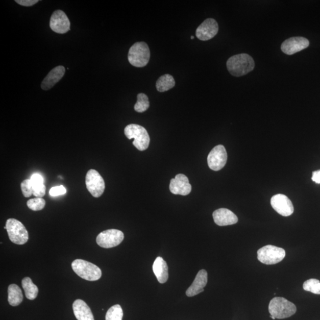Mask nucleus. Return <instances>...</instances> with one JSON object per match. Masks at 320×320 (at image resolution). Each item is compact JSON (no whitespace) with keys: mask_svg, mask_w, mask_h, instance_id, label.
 <instances>
[{"mask_svg":"<svg viewBox=\"0 0 320 320\" xmlns=\"http://www.w3.org/2000/svg\"><path fill=\"white\" fill-rule=\"evenodd\" d=\"M73 314L77 320H94L88 305L82 300H77L72 304Z\"/></svg>","mask_w":320,"mask_h":320,"instance_id":"nucleus-19","label":"nucleus"},{"mask_svg":"<svg viewBox=\"0 0 320 320\" xmlns=\"http://www.w3.org/2000/svg\"><path fill=\"white\" fill-rule=\"evenodd\" d=\"M18 5L25 7H31L36 5L39 1L38 0H16Z\"/></svg>","mask_w":320,"mask_h":320,"instance_id":"nucleus-31","label":"nucleus"},{"mask_svg":"<svg viewBox=\"0 0 320 320\" xmlns=\"http://www.w3.org/2000/svg\"><path fill=\"white\" fill-rule=\"evenodd\" d=\"M21 284L27 299L30 300L36 299L38 296L39 289L38 286L33 283L32 279L30 278L26 277L22 280Z\"/></svg>","mask_w":320,"mask_h":320,"instance_id":"nucleus-22","label":"nucleus"},{"mask_svg":"<svg viewBox=\"0 0 320 320\" xmlns=\"http://www.w3.org/2000/svg\"><path fill=\"white\" fill-rule=\"evenodd\" d=\"M87 189L94 198H99L104 193L105 189V183L99 173L91 169L86 176Z\"/></svg>","mask_w":320,"mask_h":320,"instance_id":"nucleus-9","label":"nucleus"},{"mask_svg":"<svg viewBox=\"0 0 320 320\" xmlns=\"http://www.w3.org/2000/svg\"><path fill=\"white\" fill-rule=\"evenodd\" d=\"M46 202L41 198L31 199L27 202V205L29 209L34 211L42 210L45 207Z\"/></svg>","mask_w":320,"mask_h":320,"instance_id":"nucleus-27","label":"nucleus"},{"mask_svg":"<svg viewBox=\"0 0 320 320\" xmlns=\"http://www.w3.org/2000/svg\"><path fill=\"white\" fill-rule=\"evenodd\" d=\"M270 317L272 318V319H276L274 317H273V316H271L270 315Z\"/></svg>","mask_w":320,"mask_h":320,"instance_id":"nucleus-34","label":"nucleus"},{"mask_svg":"<svg viewBox=\"0 0 320 320\" xmlns=\"http://www.w3.org/2000/svg\"><path fill=\"white\" fill-rule=\"evenodd\" d=\"M174 77L170 75H165L160 77L156 82L157 90L159 92H165L175 86Z\"/></svg>","mask_w":320,"mask_h":320,"instance_id":"nucleus-23","label":"nucleus"},{"mask_svg":"<svg viewBox=\"0 0 320 320\" xmlns=\"http://www.w3.org/2000/svg\"><path fill=\"white\" fill-rule=\"evenodd\" d=\"M227 161V153L222 145L214 147L208 156V164L212 170L219 171L225 166Z\"/></svg>","mask_w":320,"mask_h":320,"instance_id":"nucleus-10","label":"nucleus"},{"mask_svg":"<svg viewBox=\"0 0 320 320\" xmlns=\"http://www.w3.org/2000/svg\"><path fill=\"white\" fill-rule=\"evenodd\" d=\"M65 69L63 66H58L54 68L43 80L41 88L43 90H48L60 82L65 75Z\"/></svg>","mask_w":320,"mask_h":320,"instance_id":"nucleus-18","label":"nucleus"},{"mask_svg":"<svg viewBox=\"0 0 320 320\" xmlns=\"http://www.w3.org/2000/svg\"><path fill=\"white\" fill-rule=\"evenodd\" d=\"M218 24L217 21L213 18H209L205 20L197 28L196 36L202 41H207L214 38L218 34Z\"/></svg>","mask_w":320,"mask_h":320,"instance_id":"nucleus-14","label":"nucleus"},{"mask_svg":"<svg viewBox=\"0 0 320 320\" xmlns=\"http://www.w3.org/2000/svg\"><path fill=\"white\" fill-rule=\"evenodd\" d=\"M214 222L219 226L233 225L238 223V217L234 213L226 208L217 209L213 213Z\"/></svg>","mask_w":320,"mask_h":320,"instance_id":"nucleus-16","label":"nucleus"},{"mask_svg":"<svg viewBox=\"0 0 320 320\" xmlns=\"http://www.w3.org/2000/svg\"><path fill=\"white\" fill-rule=\"evenodd\" d=\"M21 189L25 198H29L33 194L32 185L31 179L24 180L21 183Z\"/></svg>","mask_w":320,"mask_h":320,"instance_id":"nucleus-28","label":"nucleus"},{"mask_svg":"<svg viewBox=\"0 0 320 320\" xmlns=\"http://www.w3.org/2000/svg\"><path fill=\"white\" fill-rule=\"evenodd\" d=\"M6 227L11 241L18 245H23L29 240L28 232L19 220L10 218L7 220Z\"/></svg>","mask_w":320,"mask_h":320,"instance_id":"nucleus-6","label":"nucleus"},{"mask_svg":"<svg viewBox=\"0 0 320 320\" xmlns=\"http://www.w3.org/2000/svg\"><path fill=\"white\" fill-rule=\"evenodd\" d=\"M124 239L122 231L110 229L102 232L97 235V244L101 248L109 249L119 245Z\"/></svg>","mask_w":320,"mask_h":320,"instance_id":"nucleus-8","label":"nucleus"},{"mask_svg":"<svg viewBox=\"0 0 320 320\" xmlns=\"http://www.w3.org/2000/svg\"><path fill=\"white\" fill-rule=\"evenodd\" d=\"M255 62L253 58L247 54L235 55L228 60L227 67L232 76L241 77L248 75L253 70Z\"/></svg>","mask_w":320,"mask_h":320,"instance_id":"nucleus-1","label":"nucleus"},{"mask_svg":"<svg viewBox=\"0 0 320 320\" xmlns=\"http://www.w3.org/2000/svg\"><path fill=\"white\" fill-rule=\"evenodd\" d=\"M150 102L149 97L145 94L139 93L137 95V102L134 106L136 112L142 113L149 108Z\"/></svg>","mask_w":320,"mask_h":320,"instance_id":"nucleus-24","label":"nucleus"},{"mask_svg":"<svg viewBox=\"0 0 320 320\" xmlns=\"http://www.w3.org/2000/svg\"><path fill=\"white\" fill-rule=\"evenodd\" d=\"M170 190L173 194L186 196L192 191V186L186 176L179 174L171 180Z\"/></svg>","mask_w":320,"mask_h":320,"instance_id":"nucleus-15","label":"nucleus"},{"mask_svg":"<svg viewBox=\"0 0 320 320\" xmlns=\"http://www.w3.org/2000/svg\"><path fill=\"white\" fill-rule=\"evenodd\" d=\"M125 135L129 139H134L132 143L139 151L149 148L150 138L148 132L140 125L130 124L125 128Z\"/></svg>","mask_w":320,"mask_h":320,"instance_id":"nucleus-3","label":"nucleus"},{"mask_svg":"<svg viewBox=\"0 0 320 320\" xmlns=\"http://www.w3.org/2000/svg\"><path fill=\"white\" fill-rule=\"evenodd\" d=\"M31 180L32 185H38V184L43 183V178L42 176L39 174H34L31 176Z\"/></svg>","mask_w":320,"mask_h":320,"instance_id":"nucleus-32","label":"nucleus"},{"mask_svg":"<svg viewBox=\"0 0 320 320\" xmlns=\"http://www.w3.org/2000/svg\"><path fill=\"white\" fill-rule=\"evenodd\" d=\"M50 28L57 34H64L70 30V21L62 10L55 11L51 16Z\"/></svg>","mask_w":320,"mask_h":320,"instance_id":"nucleus-12","label":"nucleus"},{"mask_svg":"<svg viewBox=\"0 0 320 320\" xmlns=\"http://www.w3.org/2000/svg\"><path fill=\"white\" fill-rule=\"evenodd\" d=\"M312 180L316 183L320 184V170L312 173Z\"/></svg>","mask_w":320,"mask_h":320,"instance_id":"nucleus-33","label":"nucleus"},{"mask_svg":"<svg viewBox=\"0 0 320 320\" xmlns=\"http://www.w3.org/2000/svg\"><path fill=\"white\" fill-rule=\"evenodd\" d=\"M123 315L122 307L116 304L109 309L106 315V320H122Z\"/></svg>","mask_w":320,"mask_h":320,"instance_id":"nucleus-25","label":"nucleus"},{"mask_svg":"<svg viewBox=\"0 0 320 320\" xmlns=\"http://www.w3.org/2000/svg\"><path fill=\"white\" fill-rule=\"evenodd\" d=\"M270 204L274 210L284 216L291 215L294 208L291 201L284 194H278L272 198Z\"/></svg>","mask_w":320,"mask_h":320,"instance_id":"nucleus-13","label":"nucleus"},{"mask_svg":"<svg viewBox=\"0 0 320 320\" xmlns=\"http://www.w3.org/2000/svg\"><path fill=\"white\" fill-rule=\"evenodd\" d=\"M303 289L306 291L320 295V282L316 279H308L304 282Z\"/></svg>","mask_w":320,"mask_h":320,"instance_id":"nucleus-26","label":"nucleus"},{"mask_svg":"<svg viewBox=\"0 0 320 320\" xmlns=\"http://www.w3.org/2000/svg\"><path fill=\"white\" fill-rule=\"evenodd\" d=\"M32 193L36 198H42L46 194V186L44 184L32 185Z\"/></svg>","mask_w":320,"mask_h":320,"instance_id":"nucleus-29","label":"nucleus"},{"mask_svg":"<svg viewBox=\"0 0 320 320\" xmlns=\"http://www.w3.org/2000/svg\"><path fill=\"white\" fill-rule=\"evenodd\" d=\"M128 61L135 67L141 68L148 64L150 59V50L145 42L135 43L129 51Z\"/></svg>","mask_w":320,"mask_h":320,"instance_id":"nucleus-5","label":"nucleus"},{"mask_svg":"<svg viewBox=\"0 0 320 320\" xmlns=\"http://www.w3.org/2000/svg\"><path fill=\"white\" fill-rule=\"evenodd\" d=\"M23 300V293L19 286L16 284H11L8 288V301L10 305L16 307L20 305Z\"/></svg>","mask_w":320,"mask_h":320,"instance_id":"nucleus-21","label":"nucleus"},{"mask_svg":"<svg viewBox=\"0 0 320 320\" xmlns=\"http://www.w3.org/2000/svg\"><path fill=\"white\" fill-rule=\"evenodd\" d=\"M310 45L309 40L304 37H292L285 40L281 45V50L286 55H292L306 49Z\"/></svg>","mask_w":320,"mask_h":320,"instance_id":"nucleus-11","label":"nucleus"},{"mask_svg":"<svg viewBox=\"0 0 320 320\" xmlns=\"http://www.w3.org/2000/svg\"><path fill=\"white\" fill-rule=\"evenodd\" d=\"M284 249L272 245H267L257 251V259L261 263L271 265L281 262L285 257Z\"/></svg>","mask_w":320,"mask_h":320,"instance_id":"nucleus-7","label":"nucleus"},{"mask_svg":"<svg viewBox=\"0 0 320 320\" xmlns=\"http://www.w3.org/2000/svg\"><path fill=\"white\" fill-rule=\"evenodd\" d=\"M268 311L275 318L284 319L295 314L297 307L295 304L285 298L275 297L270 301Z\"/></svg>","mask_w":320,"mask_h":320,"instance_id":"nucleus-2","label":"nucleus"},{"mask_svg":"<svg viewBox=\"0 0 320 320\" xmlns=\"http://www.w3.org/2000/svg\"><path fill=\"white\" fill-rule=\"evenodd\" d=\"M71 266L73 272L85 280L95 281L102 277V270L95 264L82 259L73 261Z\"/></svg>","mask_w":320,"mask_h":320,"instance_id":"nucleus-4","label":"nucleus"},{"mask_svg":"<svg viewBox=\"0 0 320 320\" xmlns=\"http://www.w3.org/2000/svg\"><path fill=\"white\" fill-rule=\"evenodd\" d=\"M66 192H67V190L62 185L54 187L50 190V194L53 197L62 195V194H65Z\"/></svg>","mask_w":320,"mask_h":320,"instance_id":"nucleus-30","label":"nucleus"},{"mask_svg":"<svg viewBox=\"0 0 320 320\" xmlns=\"http://www.w3.org/2000/svg\"><path fill=\"white\" fill-rule=\"evenodd\" d=\"M208 283V273L204 269L198 272L195 279L188 289L186 290V296L192 297L204 292V288Z\"/></svg>","mask_w":320,"mask_h":320,"instance_id":"nucleus-17","label":"nucleus"},{"mask_svg":"<svg viewBox=\"0 0 320 320\" xmlns=\"http://www.w3.org/2000/svg\"><path fill=\"white\" fill-rule=\"evenodd\" d=\"M153 269L154 274L160 284H164L168 278V267L165 261L161 257H157L154 261Z\"/></svg>","mask_w":320,"mask_h":320,"instance_id":"nucleus-20","label":"nucleus"},{"mask_svg":"<svg viewBox=\"0 0 320 320\" xmlns=\"http://www.w3.org/2000/svg\"><path fill=\"white\" fill-rule=\"evenodd\" d=\"M191 39H194V36H191Z\"/></svg>","mask_w":320,"mask_h":320,"instance_id":"nucleus-35","label":"nucleus"}]
</instances>
